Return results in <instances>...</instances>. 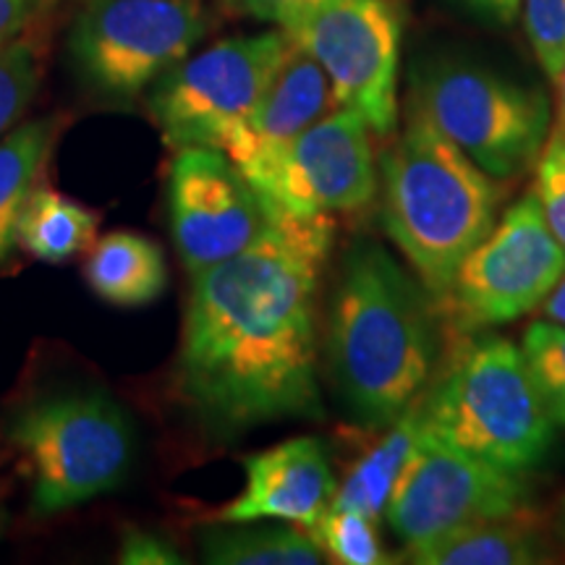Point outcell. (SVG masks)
Here are the masks:
<instances>
[{
    "mask_svg": "<svg viewBox=\"0 0 565 565\" xmlns=\"http://www.w3.org/2000/svg\"><path fill=\"white\" fill-rule=\"evenodd\" d=\"M270 210L236 257L192 275L175 387L210 433L320 419L317 301L335 223Z\"/></svg>",
    "mask_w": 565,
    "mask_h": 565,
    "instance_id": "obj_1",
    "label": "cell"
},
{
    "mask_svg": "<svg viewBox=\"0 0 565 565\" xmlns=\"http://www.w3.org/2000/svg\"><path fill=\"white\" fill-rule=\"evenodd\" d=\"M437 299L383 244L343 254L330 294L324 362L351 422L385 429L412 412L437 362Z\"/></svg>",
    "mask_w": 565,
    "mask_h": 565,
    "instance_id": "obj_2",
    "label": "cell"
},
{
    "mask_svg": "<svg viewBox=\"0 0 565 565\" xmlns=\"http://www.w3.org/2000/svg\"><path fill=\"white\" fill-rule=\"evenodd\" d=\"M503 196V181L414 108L383 154V225L437 303L466 254L498 223Z\"/></svg>",
    "mask_w": 565,
    "mask_h": 565,
    "instance_id": "obj_3",
    "label": "cell"
},
{
    "mask_svg": "<svg viewBox=\"0 0 565 565\" xmlns=\"http://www.w3.org/2000/svg\"><path fill=\"white\" fill-rule=\"evenodd\" d=\"M414 408L424 435L521 477L555 440L524 351L503 335H475L456 349Z\"/></svg>",
    "mask_w": 565,
    "mask_h": 565,
    "instance_id": "obj_4",
    "label": "cell"
},
{
    "mask_svg": "<svg viewBox=\"0 0 565 565\" xmlns=\"http://www.w3.org/2000/svg\"><path fill=\"white\" fill-rule=\"evenodd\" d=\"M9 440L30 479L34 515L71 511L116 490L134 456L129 416L95 391L32 401L11 419Z\"/></svg>",
    "mask_w": 565,
    "mask_h": 565,
    "instance_id": "obj_5",
    "label": "cell"
},
{
    "mask_svg": "<svg viewBox=\"0 0 565 565\" xmlns=\"http://www.w3.org/2000/svg\"><path fill=\"white\" fill-rule=\"evenodd\" d=\"M412 108L498 181H515L534 168L553 129L550 100L540 89L463 61L424 71Z\"/></svg>",
    "mask_w": 565,
    "mask_h": 565,
    "instance_id": "obj_6",
    "label": "cell"
},
{
    "mask_svg": "<svg viewBox=\"0 0 565 565\" xmlns=\"http://www.w3.org/2000/svg\"><path fill=\"white\" fill-rule=\"evenodd\" d=\"M291 38L280 30L242 34L186 55L152 84L150 113L173 150L217 147L270 87Z\"/></svg>",
    "mask_w": 565,
    "mask_h": 565,
    "instance_id": "obj_7",
    "label": "cell"
},
{
    "mask_svg": "<svg viewBox=\"0 0 565 565\" xmlns=\"http://www.w3.org/2000/svg\"><path fill=\"white\" fill-rule=\"evenodd\" d=\"M210 30L204 0H89L71 55L92 89L134 100L192 55Z\"/></svg>",
    "mask_w": 565,
    "mask_h": 565,
    "instance_id": "obj_8",
    "label": "cell"
},
{
    "mask_svg": "<svg viewBox=\"0 0 565 565\" xmlns=\"http://www.w3.org/2000/svg\"><path fill=\"white\" fill-rule=\"evenodd\" d=\"M563 273L565 249L526 192L466 254L440 303L458 330L477 333L540 309Z\"/></svg>",
    "mask_w": 565,
    "mask_h": 565,
    "instance_id": "obj_9",
    "label": "cell"
},
{
    "mask_svg": "<svg viewBox=\"0 0 565 565\" xmlns=\"http://www.w3.org/2000/svg\"><path fill=\"white\" fill-rule=\"evenodd\" d=\"M320 63L338 108L391 137L398 124L401 17L393 0H330L282 30Z\"/></svg>",
    "mask_w": 565,
    "mask_h": 565,
    "instance_id": "obj_10",
    "label": "cell"
},
{
    "mask_svg": "<svg viewBox=\"0 0 565 565\" xmlns=\"http://www.w3.org/2000/svg\"><path fill=\"white\" fill-rule=\"evenodd\" d=\"M529 511L521 475L424 435L385 505L387 526L404 545L477 521Z\"/></svg>",
    "mask_w": 565,
    "mask_h": 565,
    "instance_id": "obj_11",
    "label": "cell"
},
{
    "mask_svg": "<svg viewBox=\"0 0 565 565\" xmlns=\"http://www.w3.org/2000/svg\"><path fill=\"white\" fill-rule=\"evenodd\" d=\"M244 175L270 207L291 215L359 212L377 194L372 131L359 113L335 108Z\"/></svg>",
    "mask_w": 565,
    "mask_h": 565,
    "instance_id": "obj_12",
    "label": "cell"
},
{
    "mask_svg": "<svg viewBox=\"0 0 565 565\" xmlns=\"http://www.w3.org/2000/svg\"><path fill=\"white\" fill-rule=\"evenodd\" d=\"M168 212L175 249L189 275L244 252L270 210L242 168L217 147H181L168 175Z\"/></svg>",
    "mask_w": 565,
    "mask_h": 565,
    "instance_id": "obj_13",
    "label": "cell"
},
{
    "mask_svg": "<svg viewBox=\"0 0 565 565\" xmlns=\"http://www.w3.org/2000/svg\"><path fill=\"white\" fill-rule=\"evenodd\" d=\"M246 484L238 498L221 508L217 521H288L315 526L333 505L338 482L328 448L317 437H291L246 456Z\"/></svg>",
    "mask_w": 565,
    "mask_h": 565,
    "instance_id": "obj_14",
    "label": "cell"
},
{
    "mask_svg": "<svg viewBox=\"0 0 565 565\" xmlns=\"http://www.w3.org/2000/svg\"><path fill=\"white\" fill-rule=\"evenodd\" d=\"M338 108L333 84L320 63L291 40L286 58L254 110L236 126L223 152L242 173L273 158L282 147Z\"/></svg>",
    "mask_w": 565,
    "mask_h": 565,
    "instance_id": "obj_15",
    "label": "cell"
},
{
    "mask_svg": "<svg viewBox=\"0 0 565 565\" xmlns=\"http://www.w3.org/2000/svg\"><path fill=\"white\" fill-rule=\"evenodd\" d=\"M401 561L414 565H534L550 561V547L526 511L412 542L404 545Z\"/></svg>",
    "mask_w": 565,
    "mask_h": 565,
    "instance_id": "obj_16",
    "label": "cell"
},
{
    "mask_svg": "<svg viewBox=\"0 0 565 565\" xmlns=\"http://www.w3.org/2000/svg\"><path fill=\"white\" fill-rule=\"evenodd\" d=\"M84 278L113 307H145L168 288V267L152 238L134 231H116L89 246Z\"/></svg>",
    "mask_w": 565,
    "mask_h": 565,
    "instance_id": "obj_17",
    "label": "cell"
},
{
    "mask_svg": "<svg viewBox=\"0 0 565 565\" xmlns=\"http://www.w3.org/2000/svg\"><path fill=\"white\" fill-rule=\"evenodd\" d=\"M212 565H320L324 553L309 529L288 521H217L196 534Z\"/></svg>",
    "mask_w": 565,
    "mask_h": 565,
    "instance_id": "obj_18",
    "label": "cell"
},
{
    "mask_svg": "<svg viewBox=\"0 0 565 565\" xmlns=\"http://www.w3.org/2000/svg\"><path fill=\"white\" fill-rule=\"evenodd\" d=\"M55 137L58 124L53 118H40L13 126L0 139V265H6L13 246L19 244L21 212L38 189Z\"/></svg>",
    "mask_w": 565,
    "mask_h": 565,
    "instance_id": "obj_19",
    "label": "cell"
},
{
    "mask_svg": "<svg viewBox=\"0 0 565 565\" xmlns=\"http://www.w3.org/2000/svg\"><path fill=\"white\" fill-rule=\"evenodd\" d=\"M385 429L387 433L359 458L356 466L338 484L333 498L335 508L359 511L374 521L385 515L387 500H391L395 484L404 475V466L422 437V422L416 416V408L398 416Z\"/></svg>",
    "mask_w": 565,
    "mask_h": 565,
    "instance_id": "obj_20",
    "label": "cell"
},
{
    "mask_svg": "<svg viewBox=\"0 0 565 565\" xmlns=\"http://www.w3.org/2000/svg\"><path fill=\"white\" fill-rule=\"evenodd\" d=\"M97 212L38 183L19 221V246L42 263H68L97 242Z\"/></svg>",
    "mask_w": 565,
    "mask_h": 565,
    "instance_id": "obj_21",
    "label": "cell"
},
{
    "mask_svg": "<svg viewBox=\"0 0 565 565\" xmlns=\"http://www.w3.org/2000/svg\"><path fill=\"white\" fill-rule=\"evenodd\" d=\"M377 521L370 515L349 511V508L330 505L320 515L315 526H309V534L328 555V561L341 565H385L395 563V557H387L383 542L377 534Z\"/></svg>",
    "mask_w": 565,
    "mask_h": 565,
    "instance_id": "obj_22",
    "label": "cell"
},
{
    "mask_svg": "<svg viewBox=\"0 0 565 565\" xmlns=\"http://www.w3.org/2000/svg\"><path fill=\"white\" fill-rule=\"evenodd\" d=\"M521 351L550 419L555 427H565V328L550 320L532 322Z\"/></svg>",
    "mask_w": 565,
    "mask_h": 565,
    "instance_id": "obj_23",
    "label": "cell"
},
{
    "mask_svg": "<svg viewBox=\"0 0 565 565\" xmlns=\"http://www.w3.org/2000/svg\"><path fill=\"white\" fill-rule=\"evenodd\" d=\"M40 87V58L30 42L13 40L0 47V139L30 108Z\"/></svg>",
    "mask_w": 565,
    "mask_h": 565,
    "instance_id": "obj_24",
    "label": "cell"
},
{
    "mask_svg": "<svg viewBox=\"0 0 565 565\" xmlns=\"http://www.w3.org/2000/svg\"><path fill=\"white\" fill-rule=\"evenodd\" d=\"M521 11L534 58L557 84L565 63V0H521Z\"/></svg>",
    "mask_w": 565,
    "mask_h": 565,
    "instance_id": "obj_25",
    "label": "cell"
},
{
    "mask_svg": "<svg viewBox=\"0 0 565 565\" xmlns=\"http://www.w3.org/2000/svg\"><path fill=\"white\" fill-rule=\"evenodd\" d=\"M532 192L550 231L565 249V131L557 124L550 129L545 147L534 162Z\"/></svg>",
    "mask_w": 565,
    "mask_h": 565,
    "instance_id": "obj_26",
    "label": "cell"
},
{
    "mask_svg": "<svg viewBox=\"0 0 565 565\" xmlns=\"http://www.w3.org/2000/svg\"><path fill=\"white\" fill-rule=\"evenodd\" d=\"M118 561L124 565H181L183 557L166 536L129 526L121 536Z\"/></svg>",
    "mask_w": 565,
    "mask_h": 565,
    "instance_id": "obj_27",
    "label": "cell"
},
{
    "mask_svg": "<svg viewBox=\"0 0 565 565\" xmlns=\"http://www.w3.org/2000/svg\"><path fill=\"white\" fill-rule=\"evenodd\" d=\"M324 3H330V0H228L233 11L257 21H267V24H278L280 30L322 9Z\"/></svg>",
    "mask_w": 565,
    "mask_h": 565,
    "instance_id": "obj_28",
    "label": "cell"
},
{
    "mask_svg": "<svg viewBox=\"0 0 565 565\" xmlns=\"http://www.w3.org/2000/svg\"><path fill=\"white\" fill-rule=\"evenodd\" d=\"M34 6V0H0V47L19 40L30 24Z\"/></svg>",
    "mask_w": 565,
    "mask_h": 565,
    "instance_id": "obj_29",
    "label": "cell"
},
{
    "mask_svg": "<svg viewBox=\"0 0 565 565\" xmlns=\"http://www.w3.org/2000/svg\"><path fill=\"white\" fill-rule=\"evenodd\" d=\"M469 11H475L477 17H482L492 24H513L515 17L521 11V0H461Z\"/></svg>",
    "mask_w": 565,
    "mask_h": 565,
    "instance_id": "obj_30",
    "label": "cell"
},
{
    "mask_svg": "<svg viewBox=\"0 0 565 565\" xmlns=\"http://www.w3.org/2000/svg\"><path fill=\"white\" fill-rule=\"evenodd\" d=\"M542 312H545V320L563 324L565 328V273L561 275V280L555 282V288L550 291V296L542 301Z\"/></svg>",
    "mask_w": 565,
    "mask_h": 565,
    "instance_id": "obj_31",
    "label": "cell"
},
{
    "mask_svg": "<svg viewBox=\"0 0 565 565\" xmlns=\"http://www.w3.org/2000/svg\"><path fill=\"white\" fill-rule=\"evenodd\" d=\"M557 126L565 131V63L561 71V79H557Z\"/></svg>",
    "mask_w": 565,
    "mask_h": 565,
    "instance_id": "obj_32",
    "label": "cell"
},
{
    "mask_svg": "<svg viewBox=\"0 0 565 565\" xmlns=\"http://www.w3.org/2000/svg\"><path fill=\"white\" fill-rule=\"evenodd\" d=\"M555 529H557V536L565 542V494L561 500V505H557V519H555Z\"/></svg>",
    "mask_w": 565,
    "mask_h": 565,
    "instance_id": "obj_33",
    "label": "cell"
},
{
    "mask_svg": "<svg viewBox=\"0 0 565 565\" xmlns=\"http://www.w3.org/2000/svg\"><path fill=\"white\" fill-rule=\"evenodd\" d=\"M6 526H9V515H6V511H0V536H3Z\"/></svg>",
    "mask_w": 565,
    "mask_h": 565,
    "instance_id": "obj_34",
    "label": "cell"
},
{
    "mask_svg": "<svg viewBox=\"0 0 565 565\" xmlns=\"http://www.w3.org/2000/svg\"><path fill=\"white\" fill-rule=\"evenodd\" d=\"M34 3H38V6H40V3L47 6V3H55V0H34Z\"/></svg>",
    "mask_w": 565,
    "mask_h": 565,
    "instance_id": "obj_35",
    "label": "cell"
}]
</instances>
